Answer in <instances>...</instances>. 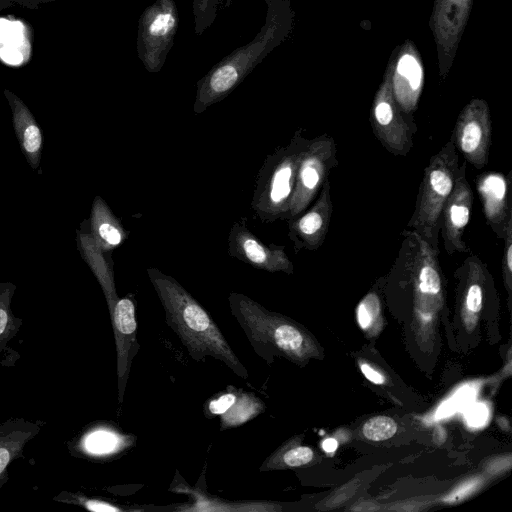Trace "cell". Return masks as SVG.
<instances>
[{"mask_svg":"<svg viewBox=\"0 0 512 512\" xmlns=\"http://www.w3.org/2000/svg\"><path fill=\"white\" fill-rule=\"evenodd\" d=\"M109 314L115 338L118 402L121 404L124 400L132 361L140 348L137 341L134 295L119 297Z\"/></svg>","mask_w":512,"mask_h":512,"instance_id":"cell-12","label":"cell"},{"mask_svg":"<svg viewBox=\"0 0 512 512\" xmlns=\"http://www.w3.org/2000/svg\"><path fill=\"white\" fill-rule=\"evenodd\" d=\"M338 443L335 439H326L322 443L323 450L326 452H333L337 449Z\"/></svg>","mask_w":512,"mask_h":512,"instance_id":"cell-33","label":"cell"},{"mask_svg":"<svg viewBox=\"0 0 512 512\" xmlns=\"http://www.w3.org/2000/svg\"><path fill=\"white\" fill-rule=\"evenodd\" d=\"M228 255L266 272H294V265L286 254L285 247L263 243L249 230L246 218L235 221L230 228Z\"/></svg>","mask_w":512,"mask_h":512,"instance_id":"cell-10","label":"cell"},{"mask_svg":"<svg viewBox=\"0 0 512 512\" xmlns=\"http://www.w3.org/2000/svg\"><path fill=\"white\" fill-rule=\"evenodd\" d=\"M386 75L398 107L412 118L423 89L424 70L419 54L410 42L398 50Z\"/></svg>","mask_w":512,"mask_h":512,"instance_id":"cell-14","label":"cell"},{"mask_svg":"<svg viewBox=\"0 0 512 512\" xmlns=\"http://www.w3.org/2000/svg\"><path fill=\"white\" fill-rule=\"evenodd\" d=\"M228 303L231 314L254 352L267 364L273 362L275 355L285 356L294 361H301L308 355V338L290 319L267 310L241 293L231 292Z\"/></svg>","mask_w":512,"mask_h":512,"instance_id":"cell-3","label":"cell"},{"mask_svg":"<svg viewBox=\"0 0 512 512\" xmlns=\"http://www.w3.org/2000/svg\"><path fill=\"white\" fill-rule=\"evenodd\" d=\"M16 291L12 282L0 283V352L20 330L23 320L11 310V301Z\"/></svg>","mask_w":512,"mask_h":512,"instance_id":"cell-23","label":"cell"},{"mask_svg":"<svg viewBox=\"0 0 512 512\" xmlns=\"http://www.w3.org/2000/svg\"><path fill=\"white\" fill-rule=\"evenodd\" d=\"M332 212L331 186L327 180L314 203L299 215L287 220L288 237L293 242L295 253L301 250L315 251L322 246L329 230Z\"/></svg>","mask_w":512,"mask_h":512,"instance_id":"cell-13","label":"cell"},{"mask_svg":"<svg viewBox=\"0 0 512 512\" xmlns=\"http://www.w3.org/2000/svg\"><path fill=\"white\" fill-rule=\"evenodd\" d=\"M180 18L174 0H155L138 20L136 49L145 69L158 73L173 47Z\"/></svg>","mask_w":512,"mask_h":512,"instance_id":"cell-6","label":"cell"},{"mask_svg":"<svg viewBox=\"0 0 512 512\" xmlns=\"http://www.w3.org/2000/svg\"><path fill=\"white\" fill-rule=\"evenodd\" d=\"M487 418V409L483 405H475L467 414V421L470 425L478 427L482 425Z\"/></svg>","mask_w":512,"mask_h":512,"instance_id":"cell-31","label":"cell"},{"mask_svg":"<svg viewBox=\"0 0 512 512\" xmlns=\"http://www.w3.org/2000/svg\"><path fill=\"white\" fill-rule=\"evenodd\" d=\"M308 143L303 129H298L286 145L264 160L251 200V208L261 222L287 221L297 169Z\"/></svg>","mask_w":512,"mask_h":512,"instance_id":"cell-4","label":"cell"},{"mask_svg":"<svg viewBox=\"0 0 512 512\" xmlns=\"http://www.w3.org/2000/svg\"><path fill=\"white\" fill-rule=\"evenodd\" d=\"M373 134L394 156H406L413 146L415 125L398 107L385 74L375 94L370 112Z\"/></svg>","mask_w":512,"mask_h":512,"instance_id":"cell-8","label":"cell"},{"mask_svg":"<svg viewBox=\"0 0 512 512\" xmlns=\"http://www.w3.org/2000/svg\"><path fill=\"white\" fill-rule=\"evenodd\" d=\"M491 135L488 104L483 99H472L459 113L450 139L465 162L482 169L488 163Z\"/></svg>","mask_w":512,"mask_h":512,"instance_id":"cell-9","label":"cell"},{"mask_svg":"<svg viewBox=\"0 0 512 512\" xmlns=\"http://www.w3.org/2000/svg\"><path fill=\"white\" fill-rule=\"evenodd\" d=\"M42 423L10 418L0 424V489L9 480L8 467L23 457L26 444L41 430Z\"/></svg>","mask_w":512,"mask_h":512,"instance_id":"cell-18","label":"cell"},{"mask_svg":"<svg viewBox=\"0 0 512 512\" xmlns=\"http://www.w3.org/2000/svg\"><path fill=\"white\" fill-rule=\"evenodd\" d=\"M397 431V423L388 416H375L362 428L363 435L371 441H383L391 438Z\"/></svg>","mask_w":512,"mask_h":512,"instance_id":"cell-26","label":"cell"},{"mask_svg":"<svg viewBox=\"0 0 512 512\" xmlns=\"http://www.w3.org/2000/svg\"><path fill=\"white\" fill-rule=\"evenodd\" d=\"M12 110V121L20 149L32 169L40 166L43 137L42 130L27 106L14 94L5 90Z\"/></svg>","mask_w":512,"mask_h":512,"instance_id":"cell-19","label":"cell"},{"mask_svg":"<svg viewBox=\"0 0 512 512\" xmlns=\"http://www.w3.org/2000/svg\"><path fill=\"white\" fill-rule=\"evenodd\" d=\"M482 480L480 478L469 479L466 482L460 484L457 488H455L451 493H449L444 501L453 503L460 501L470 494H472L480 485Z\"/></svg>","mask_w":512,"mask_h":512,"instance_id":"cell-30","label":"cell"},{"mask_svg":"<svg viewBox=\"0 0 512 512\" xmlns=\"http://www.w3.org/2000/svg\"><path fill=\"white\" fill-rule=\"evenodd\" d=\"M89 232L95 244L108 253L121 246L128 237L127 230L100 196H95L92 203Z\"/></svg>","mask_w":512,"mask_h":512,"instance_id":"cell-20","label":"cell"},{"mask_svg":"<svg viewBox=\"0 0 512 512\" xmlns=\"http://www.w3.org/2000/svg\"><path fill=\"white\" fill-rule=\"evenodd\" d=\"M118 443V435L113 431L94 428L84 433L73 448L81 455L99 457L114 453Z\"/></svg>","mask_w":512,"mask_h":512,"instance_id":"cell-22","label":"cell"},{"mask_svg":"<svg viewBox=\"0 0 512 512\" xmlns=\"http://www.w3.org/2000/svg\"><path fill=\"white\" fill-rule=\"evenodd\" d=\"M234 0H193L194 31L202 35Z\"/></svg>","mask_w":512,"mask_h":512,"instance_id":"cell-25","label":"cell"},{"mask_svg":"<svg viewBox=\"0 0 512 512\" xmlns=\"http://www.w3.org/2000/svg\"><path fill=\"white\" fill-rule=\"evenodd\" d=\"M511 175L488 172L477 175L476 188L482 202L487 225L498 239H503L512 224Z\"/></svg>","mask_w":512,"mask_h":512,"instance_id":"cell-15","label":"cell"},{"mask_svg":"<svg viewBox=\"0 0 512 512\" xmlns=\"http://www.w3.org/2000/svg\"><path fill=\"white\" fill-rule=\"evenodd\" d=\"M466 163L459 166L454 188L440 216V233L444 249L449 255L470 252L463 237L470 220L474 196L466 178Z\"/></svg>","mask_w":512,"mask_h":512,"instance_id":"cell-11","label":"cell"},{"mask_svg":"<svg viewBox=\"0 0 512 512\" xmlns=\"http://www.w3.org/2000/svg\"><path fill=\"white\" fill-rule=\"evenodd\" d=\"M502 257V272L506 289L510 293L512 286V224L505 232Z\"/></svg>","mask_w":512,"mask_h":512,"instance_id":"cell-28","label":"cell"},{"mask_svg":"<svg viewBox=\"0 0 512 512\" xmlns=\"http://www.w3.org/2000/svg\"><path fill=\"white\" fill-rule=\"evenodd\" d=\"M360 369L366 379L371 381L374 384H383L385 382V377L376 369H374L372 366H370L367 363H361Z\"/></svg>","mask_w":512,"mask_h":512,"instance_id":"cell-32","label":"cell"},{"mask_svg":"<svg viewBox=\"0 0 512 512\" xmlns=\"http://www.w3.org/2000/svg\"><path fill=\"white\" fill-rule=\"evenodd\" d=\"M147 275L163 307L166 324L189 356L197 362L210 356L246 379V367L204 307L172 276L153 267L147 269Z\"/></svg>","mask_w":512,"mask_h":512,"instance_id":"cell-1","label":"cell"},{"mask_svg":"<svg viewBox=\"0 0 512 512\" xmlns=\"http://www.w3.org/2000/svg\"><path fill=\"white\" fill-rule=\"evenodd\" d=\"M337 165V146L332 136L324 133L309 139L297 169L287 220L309 207Z\"/></svg>","mask_w":512,"mask_h":512,"instance_id":"cell-7","label":"cell"},{"mask_svg":"<svg viewBox=\"0 0 512 512\" xmlns=\"http://www.w3.org/2000/svg\"><path fill=\"white\" fill-rule=\"evenodd\" d=\"M472 0H436L431 27L437 43L441 72L449 68L465 28Z\"/></svg>","mask_w":512,"mask_h":512,"instance_id":"cell-16","label":"cell"},{"mask_svg":"<svg viewBox=\"0 0 512 512\" xmlns=\"http://www.w3.org/2000/svg\"><path fill=\"white\" fill-rule=\"evenodd\" d=\"M459 154L449 139L434 154L424 170L413 214L407 224L433 248L439 250L440 216L450 196L459 169Z\"/></svg>","mask_w":512,"mask_h":512,"instance_id":"cell-5","label":"cell"},{"mask_svg":"<svg viewBox=\"0 0 512 512\" xmlns=\"http://www.w3.org/2000/svg\"><path fill=\"white\" fill-rule=\"evenodd\" d=\"M77 235L79 251L98 280L110 312L119 299L116 292L111 253L102 251L95 244L89 230H77Z\"/></svg>","mask_w":512,"mask_h":512,"instance_id":"cell-21","label":"cell"},{"mask_svg":"<svg viewBox=\"0 0 512 512\" xmlns=\"http://www.w3.org/2000/svg\"><path fill=\"white\" fill-rule=\"evenodd\" d=\"M314 457L313 450L308 446H294L279 449L270 455L260 466L261 472L283 467H300L308 464Z\"/></svg>","mask_w":512,"mask_h":512,"instance_id":"cell-24","label":"cell"},{"mask_svg":"<svg viewBox=\"0 0 512 512\" xmlns=\"http://www.w3.org/2000/svg\"><path fill=\"white\" fill-rule=\"evenodd\" d=\"M66 497L71 498V500H66L67 502H72L77 505H80L87 510L95 511V512H118L122 511L123 509L115 506L109 502L98 500V499H90L84 496L74 495V494H68L63 493Z\"/></svg>","mask_w":512,"mask_h":512,"instance_id":"cell-29","label":"cell"},{"mask_svg":"<svg viewBox=\"0 0 512 512\" xmlns=\"http://www.w3.org/2000/svg\"><path fill=\"white\" fill-rule=\"evenodd\" d=\"M380 316V301L375 293L367 294L357 307V320L363 329L375 323Z\"/></svg>","mask_w":512,"mask_h":512,"instance_id":"cell-27","label":"cell"},{"mask_svg":"<svg viewBox=\"0 0 512 512\" xmlns=\"http://www.w3.org/2000/svg\"><path fill=\"white\" fill-rule=\"evenodd\" d=\"M263 411L264 404L259 398L239 389L218 394L204 407L207 418L220 417L222 430L242 425Z\"/></svg>","mask_w":512,"mask_h":512,"instance_id":"cell-17","label":"cell"},{"mask_svg":"<svg viewBox=\"0 0 512 512\" xmlns=\"http://www.w3.org/2000/svg\"><path fill=\"white\" fill-rule=\"evenodd\" d=\"M265 21L246 45L233 50L196 83L195 114L230 95L263 59L288 36L293 12L288 0H264Z\"/></svg>","mask_w":512,"mask_h":512,"instance_id":"cell-2","label":"cell"}]
</instances>
